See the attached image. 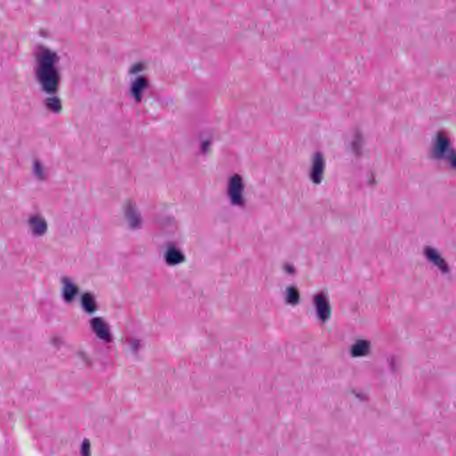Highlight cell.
I'll use <instances>...</instances> for the list:
<instances>
[{
    "label": "cell",
    "mask_w": 456,
    "mask_h": 456,
    "mask_svg": "<svg viewBox=\"0 0 456 456\" xmlns=\"http://www.w3.org/2000/svg\"><path fill=\"white\" fill-rule=\"evenodd\" d=\"M36 75L42 88L49 94L58 90L60 75L56 67L57 56L56 53L45 46H40L37 51Z\"/></svg>",
    "instance_id": "6da1fadb"
},
{
    "label": "cell",
    "mask_w": 456,
    "mask_h": 456,
    "mask_svg": "<svg viewBox=\"0 0 456 456\" xmlns=\"http://www.w3.org/2000/svg\"><path fill=\"white\" fill-rule=\"evenodd\" d=\"M451 137L447 131L441 129L437 133L435 142L433 143L431 148V155L435 159H443L446 158L451 162V165L454 167L455 164V156L454 151L451 147Z\"/></svg>",
    "instance_id": "7a4b0ae2"
},
{
    "label": "cell",
    "mask_w": 456,
    "mask_h": 456,
    "mask_svg": "<svg viewBox=\"0 0 456 456\" xmlns=\"http://www.w3.org/2000/svg\"><path fill=\"white\" fill-rule=\"evenodd\" d=\"M227 191L231 202H233L234 205H244V183L240 175H233V177L230 178Z\"/></svg>",
    "instance_id": "3957f363"
},
{
    "label": "cell",
    "mask_w": 456,
    "mask_h": 456,
    "mask_svg": "<svg viewBox=\"0 0 456 456\" xmlns=\"http://www.w3.org/2000/svg\"><path fill=\"white\" fill-rule=\"evenodd\" d=\"M325 171V159L324 154L317 152L315 153L310 169V178L315 184L319 185L323 181Z\"/></svg>",
    "instance_id": "277c9868"
},
{
    "label": "cell",
    "mask_w": 456,
    "mask_h": 456,
    "mask_svg": "<svg viewBox=\"0 0 456 456\" xmlns=\"http://www.w3.org/2000/svg\"><path fill=\"white\" fill-rule=\"evenodd\" d=\"M317 316L322 322H326L331 315V305L324 293H317L314 298Z\"/></svg>",
    "instance_id": "5b68a950"
},
{
    "label": "cell",
    "mask_w": 456,
    "mask_h": 456,
    "mask_svg": "<svg viewBox=\"0 0 456 456\" xmlns=\"http://www.w3.org/2000/svg\"><path fill=\"white\" fill-rule=\"evenodd\" d=\"M91 327L98 338L105 342H111L112 334L108 324L105 320H103L102 318H94L91 321Z\"/></svg>",
    "instance_id": "8992f818"
},
{
    "label": "cell",
    "mask_w": 456,
    "mask_h": 456,
    "mask_svg": "<svg viewBox=\"0 0 456 456\" xmlns=\"http://www.w3.org/2000/svg\"><path fill=\"white\" fill-rule=\"evenodd\" d=\"M424 254L428 260L431 262L432 264H434L439 269H440L441 271L444 273H447L449 271V267L445 260V258H443L442 256L439 254V251L435 250L434 248L429 247V246L425 248Z\"/></svg>",
    "instance_id": "52a82bcc"
},
{
    "label": "cell",
    "mask_w": 456,
    "mask_h": 456,
    "mask_svg": "<svg viewBox=\"0 0 456 456\" xmlns=\"http://www.w3.org/2000/svg\"><path fill=\"white\" fill-rule=\"evenodd\" d=\"M29 225L32 232L38 236L45 234L47 230V224L45 219L40 215H33L29 220Z\"/></svg>",
    "instance_id": "ba28073f"
},
{
    "label": "cell",
    "mask_w": 456,
    "mask_h": 456,
    "mask_svg": "<svg viewBox=\"0 0 456 456\" xmlns=\"http://www.w3.org/2000/svg\"><path fill=\"white\" fill-rule=\"evenodd\" d=\"M126 219L128 220V223L132 228H138L142 224V219L140 216V213L136 209V206L133 203H129L126 206Z\"/></svg>",
    "instance_id": "9c48e42d"
},
{
    "label": "cell",
    "mask_w": 456,
    "mask_h": 456,
    "mask_svg": "<svg viewBox=\"0 0 456 456\" xmlns=\"http://www.w3.org/2000/svg\"><path fill=\"white\" fill-rule=\"evenodd\" d=\"M371 350V343L366 340H358L352 346L351 355L354 357H363L368 355Z\"/></svg>",
    "instance_id": "30bf717a"
},
{
    "label": "cell",
    "mask_w": 456,
    "mask_h": 456,
    "mask_svg": "<svg viewBox=\"0 0 456 456\" xmlns=\"http://www.w3.org/2000/svg\"><path fill=\"white\" fill-rule=\"evenodd\" d=\"M165 259L169 265L177 266L185 260V256L178 248L171 247L166 251Z\"/></svg>",
    "instance_id": "8fae6325"
},
{
    "label": "cell",
    "mask_w": 456,
    "mask_h": 456,
    "mask_svg": "<svg viewBox=\"0 0 456 456\" xmlns=\"http://www.w3.org/2000/svg\"><path fill=\"white\" fill-rule=\"evenodd\" d=\"M78 293V287L74 282L70 280H65L63 282V297L68 302L74 300Z\"/></svg>",
    "instance_id": "7c38bea8"
},
{
    "label": "cell",
    "mask_w": 456,
    "mask_h": 456,
    "mask_svg": "<svg viewBox=\"0 0 456 456\" xmlns=\"http://www.w3.org/2000/svg\"><path fill=\"white\" fill-rule=\"evenodd\" d=\"M81 304L84 310L87 313H94L98 308L97 301L91 293H85L81 298Z\"/></svg>",
    "instance_id": "4fadbf2b"
},
{
    "label": "cell",
    "mask_w": 456,
    "mask_h": 456,
    "mask_svg": "<svg viewBox=\"0 0 456 456\" xmlns=\"http://www.w3.org/2000/svg\"><path fill=\"white\" fill-rule=\"evenodd\" d=\"M147 79L143 78V77H141V78H139L138 80H136V81L133 83V94H134V97H135L137 100H140L141 94L143 93V90L147 87Z\"/></svg>",
    "instance_id": "5bb4252c"
},
{
    "label": "cell",
    "mask_w": 456,
    "mask_h": 456,
    "mask_svg": "<svg viewBox=\"0 0 456 456\" xmlns=\"http://www.w3.org/2000/svg\"><path fill=\"white\" fill-rule=\"evenodd\" d=\"M300 291L298 290L297 287L292 286L289 289L287 290L286 293V301L290 305H297L300 301Z\"/></svg>",
    "instance_id": "9a60e30c"
},
{
    "label": "cell",
    "mask_w": 456,
    "mask_h": 456,
    "mask_svg": "<svg viewBox=\"0 0 456 456\" xmlns=\"http://www.w3.org/2000/svg\"><path fill=\"white\" fill-rule=\"evenodd\" d=\"M45 105L47 106V108L50 109L53 112H58L62 107L61 101L56 98L47 99V101L45 102Z\"/></svg>",
    "instance_id": "2e32d148"
}]
</instances>
